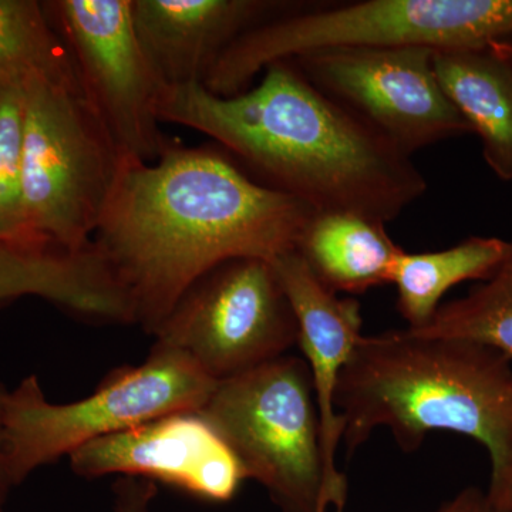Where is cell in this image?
<instances>
[{"label":"cell","instance_id":"obj_1","mask_svg":"<svg viewBox=\"0 0 512 512\" xmlns=\"http://www.w3.org/2000/svg\"><path fill=\"white\" fill-rule=\"evenodd\" d=\"M315 212L215 148L171 143L156 163L121 160L92 247L133 325L156 335L198 278L229 259L295 251Z\"/></svg>","mask_w":512,"mask_h":512},{"label":"cell","instance_id":"obj_2","mask_svg":"<svg viewBox=\"0 0 512 512\" xmlns=\"http://www.w3.org/2000/svg\"><path fill=\"white\" fill-rule=\"evenodd\" d=\"M262 74L258 86L231 97L201 83L165 86L161 123L214 138L262 184L316 212L389 224L426 194L412 157L309 82L295 62H276Z\"/></svg>","mask_w":512,"mask_h":512},{"label":"cell","instance_id":"obj_3","mask_svg":"<svg viewBox=\"0 0 512 512\" xmlns=\"http://www.w3.org/2000/svg\"><path fill=\"white\" fill-rule=\"evenodd\" d=\"M335 404L349 456L380 427L404 453L453 431L488 451L490 485L512 474V362L487 346L410 329L362 336Z\"/></svg>","mask_w":512,"mask_h":512},{"label":"cell","instance_id":"obj_4","mask_svg":"<svg viewBox=\"0 0 512 512\" xmlns=\"http://www.w3.org/2000/svg\"><path fill=\"white\" fill-rule=\"evenodd\" d=\"M512 39V0H362L296 6L248 30L222 53L205 79L221 97L245 92L266 67L336 49L436 50Z\"/></svg>","mask_w":512,"mask_h":512},{"label":"cell","instance_id":"obj_5","mask_svg":"<svg viewBox=\"0 0 512 512\" xmlns=\"http://www.w3.org/2000/svg\"><path fill=\"white\" fill-rule=\"evenodd\" d=\"M121 160L73 62L25 77L22 191L36 245L69 252L92 247Z\"/></svg>","mask_w":512,"mask_h":512},{"label":"cell","instance_id":"obj_6","mask_svg":"<svg viewBox=\"0 0 512 512\" xmlns=\"http://www.w3.org/2000/svg\"><path fill=\"white\" fill-rule=\"evenodd\" d=\"M245 480L281 512H345L348 487L326 468L315 390L305 359L282 356L218 382L198 410Z\"/></svg>","mask_w":512,"mask_h":512},{"label":"cell","instance_id":"obj_7","mask_svg":"<svg viewBox=\"0 0 512 512\" xmlns=\"http://www.w3.org/2000/svg\"><path fill=\"white\" fill-rule=\"evenodd\" d=\"M218 382L181 350L154 343L138 366H123L79 402L50 403L36 375L9 392L5 450L15 487L37 468L69 457L101 437L168 414L198 412Z\"/></svg>","mask_w":512,"mask_h":512},{"label":"cell","instance_id":"obj_8","mask_svg":"<svg viewBox=\"0 0 512 512\" xmlns=\"http://www.w3.org/2000/svg\"><path fill=\"white\" fill-rule=\"evenodd\" d=\"M154 336L222 382L285 356L299 326L272 262L237 258L198 278Z\"/></svg>","mask_w":512,"mask_h":512},{"label":"cell","instance_id":"obj_9","mask_svg":"<svg viewBox=\"0 0 512 512\" xmlns=\"http://www.w3.org/2000/svg\"><path fill=\"white\" fill-rule=\"evenodd\" d=\"M43 8L121 157L156 163L171 144L158 116L165 84L138 39L133 0H52Z\"/></svg>","mask_w":512,"mask_h":512},{"label":"cell","instance_id":"obj_10","mask_svg":"<svg viewBox=\"0 0 512 512\" xmlns=\"http://www.w3.org/2000/svg\"><path fill=\"white\" fill-rule=\"evenodd\" d=\"M292 62L404 156L471 133L437 79L434 50L336 49Z\"/></svg>","mask_w":512,"mask_h":512},{"label":"cell","instance_id":"obj_11","mask_svg":"<svg viewBox=\"0 0 512 512\" xmlns=\"http://www.w3.org/2000/svg\"><path fill=\"white\" fill-rule=\"evenodd\" d=\"M76 476L146 478L211 503H227L245 480L224 441L198 412L168 414L101 437L69 456Z\"/></svg>","mask_w":512,"mask_h":512},{"label":"cell","instance_id":"obj_12","mask_svg":"<svg viewBox=\"0 0 512 512\" xmlns=\"http://www.w3.org/2000/svg\"><path fill=\"white\" fill-rule=\"evenodd\" d=\"M293 5L275 0H133V20L165 86L204 84L238 37Z\"/></svg>","mask_w":512,"mask_h":512},{"label":"cell","instance_id":"obj_13","mask_svg":"<svg viewBox=\"0 0 512 512\" xmlns=\"http://www.w3.org/2000/svg\"><path fill=\"white\" fill-rule=\"evenodd\" d=\"M272 265L298 320V346L312 376L326 468L335 483L348 487L336 467L343 423L335 397L340 376L363 336L359 302L340 298L320 284L296 251L278 256Z\"/></svg>","mask_w":512,"mask_h":512},{"label":"cell","instance_id":"obj_14","mask_svg":"<svg viewBox=\"0 0 512 512\" xmlns=\"http://www.w3.org/2000/svg\"><path fill=\"white\" fill-rule=\"evenodd\" d=\"M507 42L436 50L434 69L448 100L471 133L480 137L485 163L500 180L512 181V64Z\"/></svg>","mask_w":512,"mask_h":512},{"label":"cell","instance_id":"obj_15","mask_svg":"<svg viewBox=\"0 0 512 512\" xmlns=\"http://www.w3.org/2000/svg\"><path fill=\"white\" fill-rule=\"evenodd\" d=\"M295 251L329 291L360 295L392 284L403 249L382 222L350 212H315Z\"/></svg>","mask_w":512,"mask_h":512},{"label":"cell","instance_id":"obj_16","mask_svg":"<svg viewBox=\"0 0 512 512\" xmlns=\"http://www.w3.org/2000/svg\"><path fill=\"white\" fill-rule=\"evenodd\" d=\"M512 259V242L471 237L437 252L407 254L397 259L392 284L397 289V311L409 328L429 325L441 299L453 286L466 281H490Z\"/></svg>","mask_w":512,"mask_h":512},{"label":"cell","instance_id":"obj_17","mask_svg":"<svg viewBox=\"0 0 512 512\" xmlns=\"http://www.w3.org/2000/svg\"><path fill=\"white\" fill-rule=\"evenodd\" d=\"M37 296L77 315L103 303L99 266L89 252L0 244V303Z\"/></svg>","mask_w":512,"mask_h":512},{"label":"cell","instance_id":"obj_18","mask_svg":"<svg viewBox=\"0 0 512 512\" xmlns=\"http://www.w3.org/2000/svg\"><path fill=\"white\" fill-rule=\"evenodd\" d=\"M434 338L460 339L503 353L512 362V282L500 269L466 298L441 305L429 325L410 329Z\"/></svg>","mask_w":512,"mask_h":512},{"label":"cell","instance_id":"obj_19","mask_svg":"<svg viewBox=\"0 0 512 512\" xmlns=\"http://www.w3.org/2000/svg\"><path fill=\"white\" fill-rule=\"evenodd\" d=\"M72 63L43 2L0 0V82Z\"/></svg>","mask_w":512,"mask_h":512},{"label":"cell","instance_id":"obj_20","mask_svg":"<svg viewBox=\"0 0 512 512\" xmlns=\"http://www.w3.org/2000/svg\"><path fill=\"white\" fill-rule=\"evenodd\" d=\"M25 77L0 82V244L40 247L30 238L22 191ZM50 248V247H42Z\"/></svg>","mask_w":512,"mask_h":512},{"label":"cell","instance_id":"obj_21","mask_svg":"<svg viewBox=\"0 0 512 512\" xmlns=\"http://www.w3.org/2000/svg\"><path fill=\"white\" fill-rule=\"evenodd\" d=\"M157 491L154 481L140 477H120L113 487L114 512H150Z\"/></svg>","mask_w":512,"mask_h":512},{"label":"cell","instance_id":"obj_22","mask_svg":"<svg viewBox=\"0 0 512 512\" xmlns=\"http://www.w3.org/2000/svg\"><path fill=\"white\" fill-rule=\"evenodd\" d=\"M436 512H500L487 493L477 487L464 488L456 497L441 505Z\"/></svg>","mask_w":512,"mask_h":512},{"label":"cell","instance_id":"obj_23","mask_svg":"<svg viewBox=\"0 0 512 512\" xmlns=\"http://www.w3.org/2000/svg\"><path fill=\"white\" fill-rule=\"evenodd\" d=\"M8 394L9 390L0 383V511L8 500L10 490L15 487L10 478L5 450V407Z\"/></svg>","mask_w":512,"mask_h":512},{"label":"cell","instance_id":"obj_24","mask_svg":"<svg viewBox=\"0 0 512 512\" xmlns=\"http://www.w3.org/2000/svg\"><path fill=\"white\" fill-rule=\"evenodd\" d=\"M487 495L498 511L512 512V474L501 483L490 485Z\"/></svg>","mask_w":512,"mask_h":512},{"label":"cell","instance_id":"obj_25","mask_svg":"<svg viewBox=\"0 0 512 512\" xmlns=\"http://www.w3.org/2000/svg\"><path fill=\"white\" fill-rule=\"evenodd\" d=\"M503 271L505 272V274H507L508 278H510L512 282V259L510 262H508L507 265L503 266Z\"/></svg>","mask_w":512,"mask_h":512},{"label":"cell","instance_id":"obj_26","mask_svg":"<svg viewBox=\"0 0 512 512\" xmlns=\"http://www.w3.org/2000/svg\"><path fill=\"white\" fill-rule=\"evenodd\" d=\"M508 53H510V60H511V64H512V39L511 40H508Z\"/></svg>","mask_w":512,"mask_h":512},{"label":"cell","instance_id":"obj_27","mask_svg":"<svg viewBox=\"0 0 512 512\" xmlns=\"http://www.w3.org/2000/svg\"><path fill=\"white\" fill-rule=\"evenodd\" d=\"M508 477H510V476H508Z\"/></svg>","mask_w":512,"mask_h":512}]
</instances>
